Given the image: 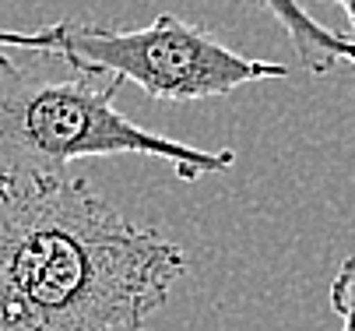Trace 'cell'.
Listing matches in <instances>:
<instances>
[{"mask_svg": "<svg viewBox=\"0 0 355 331\" xmlns=\"http://www.w3.org/2000/svg\"><path fill=\"white\" fill-rule=\"evenodd\" d=\"M187 271L85 176L0 183V331H137Z\"/></svg>", "mask_w": 355, "mask_h": 331, "instance_id": "6da1fadb", "label": "cell"}, {"mask_svg": "<svg viewBox=\"0 0 355 331\" xmlns=\"http://www.w3.org/2000/svg\"><path fill=\"white\" fill-rule=\"evenodd\" d=\"M120 78L46 74L15 64L0 50V183L67 173L78 159L141 155L173 166L183 183L225 173L232 148H193L187 141L155 134L116 110Z\"/></svg>", "mask_w": 355, "mask_h": 331, "instance_id": "7a4b0ae2", "label": "cell"}, {"mask_svg": "<svg viewBox=\"0 0 355 331\" xmlns=\"http://www.w3.org/2000/svg\"><path fill=\"white\" fill-rule=\"evenodd\" d=\"M0 46L57 57L71 71L130 81L159 103L218 99L243 85L288 78L285 64L236 53L205 25H193L173 11L155 15L141 28H106L81 18H60L32 32H0Z\"/></svg>", "mask_w": 355, "mask_h": 331, "instance_id": "3957f363", "label": "cell"}, {"mask_svg": "<svg viewBox=\"0 0 355 331\" xmlns=\"http://www.w3.org/2000/svg\"><path fill=\"white\" fill-rule=\"evenodd\" d=\"M261 4L288 35L292 50L302 64V71L313 74V78H324L331 74L338 64H352L355 67V39L320 25L299 0H253Z\"/></svg>", "mask_w": 355, "mask_h": 331, "instance_id": "277c9868", "label": "cell"}, {"mask_svg": "<svg viewBox=\"0 0 355 331\" xmlns=\"http://www.w3.org/2000/svg\"><path fill=\"white\" fill-rule=\"evenodd\" d=\"M331 310L341 321V331H355V251L338 264L331 278Z\"/></svg>", "mask_w": 355, "mask_h": 331, "instance_id": "5b68a950", "label": "cell"}, {"mask_svg": "<svg viewBox=\"0 0 355 331\" xmlns=\"http://www.w3.org/2000/svg\"><path fill=\"white\" fill-rule=\"evenodd\" d=\"M331 4H338V8L345 11V18H348V25H352V39H355V0H331Z\"/></svg>", "mask_w": 355, "mask_h": 331, "instance_id": "8992f818", "label": "cell"}]
</instances>
